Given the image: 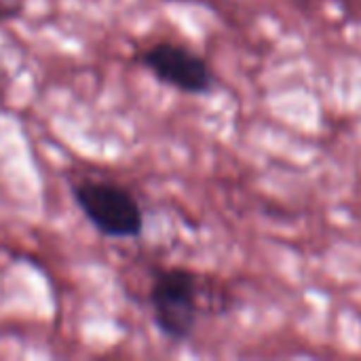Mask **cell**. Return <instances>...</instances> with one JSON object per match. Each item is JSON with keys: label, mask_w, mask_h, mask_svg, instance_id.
Wrapping results in <instances>:
<instances>
[{"label": "cell", "mask_w": 361, "mask_h": 361, "mask_svg": "<svg viewBox=\"0 0 361 361\" xmlns=\"http://www.w3.org/2000/svg\"><path fill=\"white\" fill-rule=\"evenodd\" d=\"M142 63L159 82L186 95H207L216 85L209 63L184 44L157 42L144 51Z\"/></svg>", "instance_id": "cell-3"}, {"label": "cell", "mask_w": 361, "mask_h": 361, "mask_svg": "<svg viewBox=\"0 0 361 361\" xmlns=\"http://www.w3.org/2000/svg\"><path fill=\"white\" fill-rule=\"evenodd\" d=\"M82 216L97 233L110 239H135L144 233V214L137 199L114 182L85 180L72 188Z\"/></svg>", "instance_id": "cell-2"}, {"label": "cell", "mask_w": 361, "mask_h": 361, "mask_svg": "<svg viewBox=\"0 0 361 361\" xmlns=\"http://www.w3.org/2000/svg\"><path fill=\"white\" fill-rule=\"evenodd\" d=\"M150 307L152 322L165 338L173 343L188 341L199 322L197 275L182 267L159 271L150 288Z\"/></svg>", "instance_id": "cell-1"}]
</instances>
